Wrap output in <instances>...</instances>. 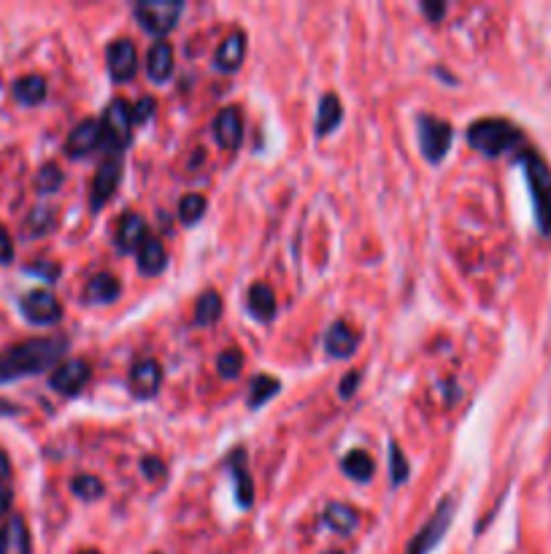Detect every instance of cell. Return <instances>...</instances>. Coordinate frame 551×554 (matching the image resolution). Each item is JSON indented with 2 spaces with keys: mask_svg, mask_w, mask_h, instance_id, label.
Returning a JSON list of instances; mask_svg holds the SVG:
<instances>
[{
  "mask_svg": "<svg viewBox=\"0 0 551 554\" xmlns=\"http://www.w3.org/2000/svg\"><path fill=\"white\" fill-rule=\"evenodd\" d=\"M357 344H360V333L352 330L346 322H333L325 336V349L330 357H338V360H346L357 352Z\"/></svg>",
  "mask_w": 551,
  "mask_h": 554,
  "instance_id": "cell-15",
  "label": "cell"
},
{
  "mask_svg": "<svg viewBox=\"0 0 551 554\" xmlns=\"http://www.w3.org/2000/svg\"><path fill=\"white\" fill-rule=\"evenodd\" d=\"M106 63H109V73L114 82H130L138 71L136 44L127 41V38H117L106 49Z\"/></svg>",
  "mask_w": 551,
  "mask_h": 554,
  "instance_id": "cell-8",
  "label": "cell"
},
{
  "mask_svg": "<svg viewBox=\"0 0 551 554\" xmlns=\"http://www.w3.org/2000/svg\"><path fill=\"white\" fill-rule=\"evenodd\" d=\"M422 11H425L427 17L433 19V22H438L443 11H446V6H443V3H438V6H430V3H425V6H422Z\"/></svg>",
  "mask_w": 551,
  "mask_h": 554,
  "instance_id": "cell-42",
  "label": "cell"
},
{
  "mask_svg": "<svg viewBox=\"0 0 551 554\" xmlns=\"http://www.w3.org/2000/svg\"><path fill=\"white\" fill-rule=\"evenodd\" d=\"M160 384H163V368H160L157 360H141L130 373V390L141 400L154 398L157 390H160Z\"/></svg>",
  "mask_w": 551,
  "mask_h": 554,
  "instance_id": "cell-14",
  "label": "cell"
},
{
  "mask_svg": "<svg viewBox=\"0 0 551 554\" xmlns=\"http://www.w3.org/2000/svg\"><path fill=\"white\" fill-rule=\"evenodd\" d=\"M14 260V241L6 233V228L0 225V265H9Z\"/></svg>",
  "mask_w": 551,
  "mask_h": 554,
  "instance_id": "cell-37",
  "label": "cell"
},
{
  "mask_svg": "<svg viewBox=\"0 0 551 554\" xmlns=\"http://www.w3.org/2000/svg\"><path fill=\"white\" fill-rule=\"evenodd\" d=\"M230 465H233V476H235V492H238V503L241 506H252L254 503V484L249 479V473H246V460L244 452L238 449L230 455Z\"/></svg>",
  "mask_w": 551,
  "mask_h": 554,
  "instance_id": "cell-26",
  "label": "cell"
},
{
  "mask_svg": "<svg viewBox=\"0 0 551 554\" xmlns=\"http://www.w3.org/2000/svg\"><path fill=\"white\" fill-rule=\"evenodd\" d=\"M357 382H360V373H349V376H346L344 379V384H341V395H344V398H349V395H352L354 392V387H357Z\"/></svg>",
  "mask_w": 551,
  "mask_h": 554,
  "instance_id": "cell-38",
  "label": "cell"
},
{
  "mask_svg": "<svg viewBox=\"0 0 551 554\" xmlns=\"http://www.w3.org/2000/svg\"><path fill=\"white\" fill-rule=\"evenodd\" d=\"M65 355L60 338H36L0 352V382H14L22 376H36L46 368H55Z\"/></svg>",
  "mask_w": 551,
  "mask_h": 554,
  "instance_id": "cell-1",
  "label": "cell"
},
{
  "mask_svg": "<svg viewBox=\"0 0 551 554\" xmlns=\"http://www.w3.org/2000/svg\"><path fill=\"white\" fill-rule=\"evenodd\" d=\"M30 233H44V230L52 228V211L49 209H36L33 217H30Z\"/></svg>",
  "mask_w": 551,
  "mask_h": 554,
  "instance_id": "cell-35",
  "label": "cell"
},
{
  "mask_svg": "<svg viewBox=\"0 0 551 554\" xmlns=\"http://www.w3.org/2000/svg\"><path fill=\"white\" fill-rule=\"evenodd\" d=\"M203 211H206V198L203 195H184L179 203V217L184 225H195L200 217H203Z\"/></svg>",
  "mask_w": 551,
  "mask_h": 554,
  "instance_id": "cell-31",
  "label": "cell"
},
{
  "mask_svg": "<svg viewBox=\"0 0 551 554\" xmlns=\"http://www.w3.org/2000/svg\"><path fill=\"white\" fill-rule=\"evenodd\" d=\"M322 522H325L330 530L335 533H352L354 527L360 525V514L352 509V506H346V503H330L322 514Z\"/></svg>",
  "mask_w": 551,
  "mask_h": 554,
  "instance_id": "cell-22",
  "label": "cell"
},
{
  "mask_svg": "<svg viewBox=\"0 0 551 554\" xmlns=\"http://www.w3.org/2000/svg\"><path fill=\"white\" fill-rule=\"evenodd\" d=\"M146 241V222L138 214H127L122 219L117 233V246L122 252H133V249H141V244Z\"/></svg>",
  "mask_w": 551,
  "mask_h": 554,
  "instance_id": "cell-21",
  "label": "cell"
},
{
  "mask_svg": "<svg viewBox=\"0 0 551 554\" xmlns=\"http://www.w3.org/2000/svg\"><path fill=\"white\" fill-rule=\"evenodd\" d=\"M341 119H344V106H341V100L335 98L333 92L322 95V100H319V114H317V136L333 133L335 125H341Z\"/></svg>",
  "mask_w": 551,
  "mask_h": 554,
  "instance_id": "cell-23",
  "label": "cell"
},
{
  "mask_svg": "<svg viewBox=\"0 0 551 554\" xmlns=\"http://www.w3.org/2000/svg\"><path fill=\"white\" fill-rule=\"evenodd\" d=\"M214 138H217V144L227 152H235L241 141H244V117H241V111L233 109V106H227L217 114L214 119Z\"/></svg>",
  "mask_w": 551,
  "mask_h": 554,
  "instance_id": "cell-11",
  "label": "cell"
},
{
  "mask_svg": "<svg viewBox=\"0 0 551 554\" xmlns=\"http://www.w3.org/2000/svg\"><path fill=\"white\" fill-rule=\"evenodd\" d=\"M119 292H122V287H119V282L111 273H98V276H92L90 282H87V287H84V300L98 306V303L117 300Z\"/></svg>",
  "mask_w": 551,
  "mask_h": 554,
  "instance_id": "cell-19",
  "label": "cell"
},
{
  "mask_svg": "<svg viewBox=\"0 0 551 554\" xmlns=\"http://www.w3.org/2000/svg\"><path fill=\"white\" fill-rule=\"evenodd\" d=\"M11 509V487L9 484H0V517Z\"/></svg>",
  "mask_w": 551,
  "mask_h": 554,
  "instance_id": "cell-39",
  "label": "cell"
},
{
  "mask_svg": "<svg viewBox=\"0 0 551 554\" xmlns=\"http://www.w3.org/2000/svg\"><path fill=\"white\" fill-rule=\"evenodd\" d=\"M241 368H244V355H241L238 349H227V352L219 355L217 371L222 379H235V376L241 373Z\"/></svg>",
  "mask_w": 551,
  "mask_h": 554,
  "instance_id": "cell-32",
  "label": "cell"
},
{
  "mask_svg": "<svg viewBox=\"0 0 551 554\" xmlns=\"http://www.w3.org/2000/svg\"><path fill=\"white\" fill-rule=\"evenodd\" d=\"M244 57H246V36L241 33V30H233V33L222 41V46H219L217 68L225 73L238 71L241 63H244Z\"/></svg>",
  "mask_w": 551,
  "mask_h": 554,
  "instance_id": "cell-17",
  "label": "cell"
},
{
  "mask_svg": "<svg viewBox=\"0 0 551 554\" xmlns=\"http://www.w3.org/2000/svg\"><path fill=\"white\" fill-rule=\"evenodd\" d=\"M71 490L76 498L82 500H98L103 495V482H100L98 476H90V473H82V476H76L71 482Z\"/></svg>",
  "mask_w": 551,
  "mask_h": 554,
  "instance_id": "cell-30",
  "label": "cell"
},
{
  "mask_svg": "<svg viewBox=\"0 0 551 554\" xmlns=\"http://www.w3.org/2000/svg\"><path fill=\"white\" fill-rule=\"evenodd\" d=\"M344 473L354 482H371L373 471H376V463H373V457L368 452H362V449H354L349 455L344 457V463H341Z\"/></svg>",
  "mask_w": 551,
  "mask_h": 554,
  "instance_id": "cell-25",
  "label": "cell"
},
{
  "mask_svg": "<svg viewBox=\"0 0 551 554\" xmlns=\"http://www.w3.org/2000/svg\"><path fill=\"white\" fill-rule=\"evenodd\" d=\"M22 314L33 322V325H52L63 317V309L52 292L33 290L22 298Z\"/></svg>",
  "mask_w": 551,
  "mask_h": 554,
  "instance_id": "cell-9",
  "label": "cell"
},
{
  "mask_svg": "<svg viewBox=\"0 0 551 554\" xmlns=\"http://www.w3.org/2000/svg\"><path fill=\"white\" fill-rule=\"evenodd\" d=\"M133 106L125 103V100H111L109 109L103 114V146L109 149L111 155L119 157V152L130 144V136H133Z\"/></svg>",
  "mask_w": 551,
  "mask_h": 554,
  "instance_id": "cell-4",
  "label": "cell"
},
{
  "mask_svg": "<svg viewBox=\"0 0 551 554\" xmlns=\"http://www.w3.org/2000/svg\"><path fill=\"white\" fill-rule=\"evenodd\" d=\"M219 317H222V298H219V292H203L198 303H195V325L208 327L214 325Z\"/></svg>",
  "mask_w": 551,
  "mask_h": 554,
  "instance_id": "cell-28",
  "label": "cell"
},
{
  "mask_svg": "<svg viewBox=\"0 0 551 554\" xmlns=\"http://www.w3.org/2000/svg\"><path fill=\"white\" fill-rule=\"evenodd\" d=\"M168 265V255H165V246L157 238H146L141 249H138V268L146 276H157L165 271Z\"/></svg>",
  "mask_w": 551,
  "mask_h": 554,
  "instance_id": "cell-20",
  "label": "cell"
},
{
  "mask_svg": "<svg viewBox=\"0 0 551 554\" xmlns=\"http://www.w3.org/2000/svg\"><path fill=\"white\" fill-rule=\"evenodd\" d=\"M79 554H100V552H95V549H87V552H79Z\"/></svg>",
  "mask_w": 551,
  "mask_h": 554,
  "instance_id": "cell-44",
  "label": "cell"
},
{
  "mask_svg": "<svg viewBox=\"0 0 551 554\" xmlns=\"http://www.w3.org/2000/svg\"><path fill=\"white\" fill-rule=\"evenodd\" d=\"M30 271H33V273H46L49 279H55V276H57V268H52V265H33Z\"/></svg>",
  "mask_w": 551,
  "mask_h": 554,
  "instance_id": "cell-43",
  "label": "cell"
},
{
  "mask_svg": "<svg viewBox=\"0 0 551 554\" xmlns=\"http://www.w3.org/2000/svg\"><path fill=\"white\" fill-rule=\"evenodd\" d=\"M279 392V382L273 376H257L249 387V409H260Z\"/></svg>",
  "mask_w": 551,
  "mask_h": 554,
  "instance_id": "cell-29",
  "label": "cell"
},
{
  "mask_svg": "<svg viewBox=\"0 0 551 554\" xmlns=\"http://www.w3.org/2000/svg\"><path fill=\"white\" fill-rule=\"evenodd\" d=\"M389 460H392V484L398 487V484H403L408 479V463H406V457L400 455V449L398 444H389Z\"/></svg>",
  "mask_w": 551,
  "mask_h": 554,
  "instance_id": "cell-34",
  "label": "cell"
},
{
  "mask_svg": "<svg viewBox=\"0 0 551 554\" xmlns=\"http://www.w3.org/2000/svg\"><path fill=\"white\" fill-rule=\"evenodd\" d=\"M14 98L19 103H25V106H36L41 100L46 98V82L44 76H38V73H28V76H22L14 82Z\"/></svg>",
  "mask_w": 551,
  "mask_h": 554,
  "instance_id": "cell-24",
  "label": "cell"
},
{
  "mask_svg": "<svg viewBox=\"0 0 551 554\" xmlns=\"http://www.w3.org/2000/svg\"><path fill=\"white\" fill-rule=\"evenodd\" d=\"M249 311L262 322H271L273 314H276V298H273L268 284H254L249 290Z\"/></svg>",
  "mask_w": 551,
  "mask_h": 554,
  "instance_id": "cell-27",
  "label": "cell"
},
{
  "mask_svg": "<svg viewBox=\"0 0 551 554\" xmlns=\"http://www.w3.org/2000/svg\"><path fill=\"white\" fill-rule=\"evenodd\" d=\"M90 363H84V360H68L60 368H55L52 373V390H57L60 395H79L84 390V384L90 382Z\"/></svg>",
  "mask_w": 551,
  "mask_h": 554,
  "instance_id": "cell-10",
  "label": "cell"
},
{
  "mask_svg": "<svg viewBox=\"0 0 551 554\" xmlns=\"http://www.w3.org/2000/svg\"><path fill=\"white\" fill-rule=\"evenodd\" d=\"M154 106H157V103H154V98H149V95L138 100L136 109H133V122H146V119H152Z\"/></svg>",
  "mask_w": 551,
  "mask_h": 554,
  "instance_id": "cell-36",
  "label": "cell"
},
{
  "mask_svg": "<svg viewBox=\"0 0 551 554\" xmlns=\"http://www.w3.org/2000/svg\"><path fill=\"white\" fill-rule=\"evenodd\" d=\"M119 179H122V160L109 157L106 163L100 165V171L95 173V182H92V206L95 209H100L103 203H109L111 195L117 192Z\"/></svg>",
  "mask_w": 551,
  "mask_h": 554,
  "instance_id": "cell-12",
  "label": "cell"
},
{
  "mask_svg": "<svg viewBox=\"0 0 551 554\" xmlns=\"http://www.w3.org/2000/svg\"><path fill=\"white\" fill-rule=\"evenodd\" d=\"M146 73L154 82H168V76L173 73V46L168 41L152 44L149 57H146Z\"/></svg>",
  "mask_w": 551,
  "mask_h": 554,
  "instance_id": "cell-18",
  "label": "cell"
},
{
  "mask_svg": "<svg viewBox=\"0 0 551 554\" xmlns=\"http://www.w3.org/2000/svg\"><path fill=\"white\" fill-rule=\"evenodd\" d=\"M144 473L149 479H157L163 473V465H160V460H144Z\"/></svg>",
  "mask_w": 551,
  "mask_h": 554,
  "instance_id": "cell-40",
  "label": "cell"
},
{
  "mask_svg": "<svg viewBox=\"0 0 551 554\" xmlns=\"http://www.w3.org/2000/svg\"><path fill=\"white\" fill-rule=\"evenodd\" d=\"M38 192H44V195H52V192H57L60 187H63V173H60V168L57 165H44L41 168V173H38Z\"/></svg>",
  "mask_w": 551,
  "mask_h": 554,
  "instance_id": "cell-33",
  "label": "cell"
},
{
  "mask_svg": "<svg viewBox=\"0 0 551 554\" xmlns=\"http://www.w3.org/2000/svg\"><path fill=\"white\" fill-rule=\"evenodd\" d=\"M519 165L533 195L535 222L543 236H551V168L535 152H519Z\"/></svg>",
  "mask_w": 551,
  "mask_h": 554,
  "instance_id": "cell-3",
  "label": "cell"
},
{
  "mask_svg": "<svg viewBox=\"0 0 551 554\" xmlns=\"http://www.w3.org/2000/svg\"><path fill=\"white\" fill-rule=\"evenodd\" d=\"M454 509H457V503H454L452 498H446L438 506V511L433 514V519H427V525L419 530V536L411 541V546H408L406 554H427L433 552L435 546H438V541L443 538V533L449 530V525H452V517H454Z\"/></svg>",
  "mask_w": 551,
  "mask_h": 554,
  "instance_id": "cell-7",
  "label": "cell"
},
{
  "mask_svg": "<svg viewBox=\"0 0 551 554\" xmlns=\"http://www.w3.org/2000/svg\"><path fill=\"white\" fill-rule=\"evenodd\" d=\"M100 141H103V128H100L98 119H84L82 125H76L71 130V136L65 141V152L76 160V157L90 155Z\"/></svg>",
  "mask_w": 551,
  "mask_h": 554,
  "instance_id": "cell-13",
  "label": "cell"
},
{
  "mask_svg": "<svg viewBox=\"0 0 551 554\" xmlns=\"http://www.w3.org/2000/svg\"><path fill=\"white\" fill-rule=\"evenodd\" d=\"M468 144L487 157H500L524 144L522 130L506 119H479L468 128Z\"/></svg>",
  "mask_w": 551,
  "mask_h": 554,
  "instance_id": "cell-2",
  "label": "cell"
},
{
  "mask_svg": "<svg viewBox=\"0 0 551 554\" xmlns=\"http://www.w3.org/2000/svg\"><path fill=\"white\" fill-rule=\"evenodd\" d=\"M184 3H171V0H144L136 6L138 25L152 33V36H168L176 22H179Z\"/></svg>",
  "mask_w": 551,
  "mask_h": 554,
  "instance_id": "cell-5",
  "label": "cell"
},
{
  "mask_svg": "<svg viewBox=\"0 0 551 554\" xmlns=\"http://www.w3.org/2000/svg\"><path fill=\"white\" fill-rule=\"evenodd\" d=\"M0 554H30V533L22 517L6 519L0 527Z\"/></svg>",
  "mask_w": 551,
  "mask_h": 554,
  "instance_id": "cell-16",
  "label": "cell"
},
{
  "mask_svg": "<svg viewBox=\"0 0 551 554\" xmlns=\"http://www.w3.org/2000/svg\"><path fill=\"white\" fill-rule=\"evenodd\" d=\"M452 125L438 117H419V144L430 163H441L452 146Z\"/></svg>",
  "mask_w": 551,
  "mask_h": 554,
  "instance_id": "cell-6",
  "label": "cell"
},
{
  "mask_svg": "<svg viewBox=\"0 0 551 554\" xmlns=\"http://www.w3.org/2000/svg\"><path fill=\"white\" fill-rule=\"evenodd\" d=\"M9 476H11V463H9V457H6V455H3V452H0V484L9 482Z\"/></svg>",
  "mask_w": 551,
  "mask_h": 554,
  "instance_id": "cell-41",
  "label": "cell"
}]
</instances>
